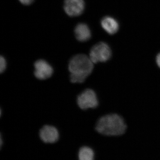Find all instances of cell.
I'll return each instance as SVG.
<instances>
[{"label":"cell","mask_w":160,"mask_h":160,"mask_svg":"<svg viewBox=\"0 0 160 160\" xmlns=\"http://www.w3.org/2000/svg\"><path fill=\"white\" fill-rule=\"evenodd\" d=\"M93 63L89 57L84 54L76 55L69 61L68 69L70 81L73 83H82L91 74Z\"/></svg>","instance_id":"1"},{"label":"cell","mask_w":160,"mask_h":160,"mask_svg":"<svg viewBox=\"0 0 160 160\" xmlns=\"http://www.w3.org/2000/svg\"><path fill=\"white\" fill-rule=\"evenodd\" d=\"M101 134L110 136H119L126 132V126L122 118L118 115H106L100 118L96 126Z\"/></svg>","instance_id":"2"},{"label":"cell","mask_w":160,"mask_h":160,"mask_svg":"<svg viewBox=\"0 0 160 160\" xmlns=\"http://www.w3.org/2000/svg\"><path fill=\"white\" fill-rule=\"evenodd\" d=\"M111 50L105 42H99L92 48L89 57L93 63L104 62L108 61L111 57Z\"/></svg>","instance_id":"3"},{"label":"cell","mask_w":160,"mask_h":160,"mask_svg":"<svg viewBox=\"0 0 160 160\" xmlns=\"http://www.w3.org/2000/svg\"><path fill=\"white\" fill-rule=\"evenodd\" d=\"M78 106L80 109L85 110L96 108L98 101L95 92L91 89H86L80 93L77 99Z\"/></svg>","instance_id":"4"},{"label":"cell","mask_w":160,"mask_h":160,"mask_svg":"<svg viewBox=\"0 0 160 160\" xmlns=\"http://www.w3.org/2000/svg\"><path fill=\"white\" fill-rule=\"evenodd\" d=\"M35 77L38 79L44 80L51 77L53 73L52 66L45 60H37L34 64Z\"/></svg>","instance_id":"5"},{"label":"cell","mask_w":160,"mask_h":160,"mask_svg":"<svg viewBox=\"0 0 160 160\" xmlns=\"http://www.w3.org/2000/svg\"><path fill=\"white\" fill-rule=\"evenodd\" d=\"M85 8L84 0H65L64 10L70 17H76L82 14Z\"/></svg>","instance_id":"6"},{"label":"cell","mask_w":160,"mask_h":160,"mask_svg":"<svg viewBox=\"0 0 160 160\" xmlns=\"http://www.w3.org/2000/svg\"><path fill=\"white\" fill-rule=\"evenodd\" d=\"M39 136L40 138L44 142L53 143L58 140L59 133L54 126L46 125L40 129Z\"/></svg>","instance_id":"7"},{"label":"cell","mask_w":160,"mask_h":160,"mask_svg":"<svg viewBox=\"0 0 160 160\" xmlns=\"http://www.w3.org/2000/svg\"><path fill=\"white\" fill-rule=\"evenodd\" d=\"M76 38L80 42L88 41L91 36L89 26L85 23H81L76 26L74 30Z\"/></svg>","instance_id":"8"},{"label":"cell","mask_w":160,"mask_h":160,"mask_svg":"<svg viewBox=\"0 0 160 160\" xmlns=\"http://www.w3.org/2000/svg\"><path fill=\"white\" fill-rule=\"evenodd\" d=\"M101 25L103 29L109 34H115L119 29L117 21L110 17H106L101 21Z\"/></svg>","instance_id":"9"},{"label":"cell","mask_w":160,"mask_h":160,"mask_svg":"<svg viewBox=\"0 0 160 160\" xmlns=\"http://www.w3.org/2000/svg\"><path fill=\"white\" fill-rule=\"evenodd\" d=\"M94 151L89 146H82L79 150V160H94Z\"/></svg>","instance_id":"10"},{"label":"cell","mask_w":160,"mask_h":160,"mask_svg":"<svg viewBox=\"0 0 160 160\" xmlns=\"http://www.w3.org/2000/svg\"><path fill=\"white\" fill-rule=\"evenodd\" d=\"M7 66V62L6 59L3 56L0 57V72L2 73L5 71Z\"/></svg>","instance_id":"11"},{"label":"cell","mask_w":160,"mask_h":160,"mask_svg":"<svg viewBox=\"0 0 160 160\" xmlns=\"http://www.w3.org/2000/svg\"><path fill=\"white\" fill-rule=\"evenodd\" d=\"M21 3L25 5H29L32 4L34 0H19Z\"/></svg>","instance_id":"12"},{"label":"cell","mask_w":160,"mask_h":160,"mask_svg":"<svg viewBox=\"0 0 160 160\" xmlns=\"http://www.w3.org/2000/svg\"><path fill=\"white\" fill-rule=\"evenodd\" d=\"M156 62L158 66L160 68V52L156 58Z\"/></svg>","instance_id":"13"}]
</instances>
